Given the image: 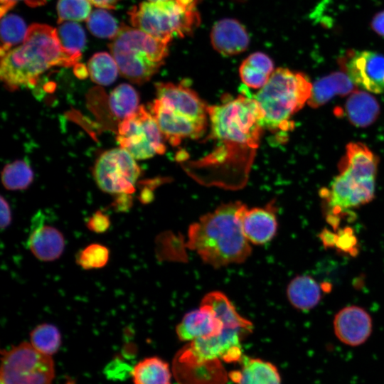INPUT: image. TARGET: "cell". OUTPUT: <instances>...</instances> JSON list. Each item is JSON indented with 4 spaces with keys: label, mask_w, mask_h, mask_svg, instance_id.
I'll return each instance as SVG.
<instances>
[{
    "label": "cell",
    "mask_w": 384,
    "mask_h": 384,
    "mask_svg": "<svg viewBox=\"0 0 384 384\" xmlns=\"http://www.w3.org/2000/svg\"><path fill=\"white\" fill-rule=\"evenodd\" d=\"M110 220L107 215L100 210L96 211L86 223L87 228L95 233H103L110 227Z\"/></svg>",
    "instance_id": "d590c367"
},
{
    "label": "cell",
    "mask_w": 384,
    "mask_h": 384,
    "mask_svg": "<svg viewBox=\"0 0 384 384\" xmlns=\"http://www.w3.org/2000/svg\"><path fill=\"white\" fill-rule=\"evenodd\" d=\"M33 173L30 166L23 160H16L4 166L1 181L8 190L25 189L32 183Z\"/></svg>",
    "instance_id": "f546056e"
},
{
    "label": "cell",
    "mask_w": 384,
    "mask_h": 384,
    "mask_svg": "<svg viewBox=\"0 0 384 384\" xmlns=\"http://www.w3.org/2000/svg\"><path fill=\"white\" fill-rule=\"evenodd\" d=\"M62 48L55 28L33 24L24 41L1 55L0 76L9 90L34 85L40 75L53 66L76 64Z\"/></svg>",
    "instance_id": "3957f363"
},
{
    "label": "cell",
    "mask_w": 384,
    "mask_h": 384,
    "mask_svg": "<svg viewBox=\"0 0 384 384\" xmlns=\"http://www.w3.org/2000/svg\"><path fill=\"white\" fill-rule=\"evenodd\" d=\"M24 21L15 14H5L1 20V49L2 55L11 48L21 44L28 33Z\"/></svg>",
    "instance_id": "4316f807"
},
{
    "label": "cell",
    "mask_w": 384,
    "mask_h": 384,
    "mask_svg": "<svg viewBox=\"0 0 384 384\" xmlns=\"http://www.w3.org/2000/svg\"><path fill=\"white\" fill-rule=\"evenodd\" d=\"M378 159L365 144L349 143L338 165L339 174L321 194L330 210V223L337 225L338 216L373 200Z\"/></svg>",
    "instance_id": "277c9868"
},
{
    "label": "cell",
    "mask_w": 384,
    "mask_h": 384,
    "mask_svg": "<svg viewBox=\"0 0 384 384\" xmlns=\"http://www.w3.org/2000/svg\"><path fill=\"white\" fill-rule=\"evenodd\" d=\"M355 90V85L348 75L335 72L318 80L312 85L308 104L313 108L324 105L336 95L343 96Z\"/></svg>",
    "instance_id": "ffe728a7"
},
{
    "label": "cell",
    "mask_w": 384,
    "mask_h": 384,
    "mask_svg": "<svg viewBox=\"0 0 384 384\" xmlns=\"http://www.w3.org/2000/svg\"><path fill=\"white\" fill-rule=\"evenodd\" d=\"M118 198L114 203V206L117 210L125 211L129 209L132 205L130 194H119Z\"/></svg>",
    "instance_id": "60d3db41"
},
{
    "label": "cell",
    "mask_w": 384,
    "mask_h": 384,
    "mask_svg": "<svg viewBox=\"0 0 384 384\" xmlns=\"http://www.w3.org/2000/svg\"><path fill=\"white\" fill-rule=\"evenodd\" d=\"M91 4L88 0H58V23L87 20L92 13Z\"/></svg>",
    "instance_id": "1f68e13d"
},
{
    "label": "cell",
    "mask_w": 384,
    "mask_h": 384,
    "mask_svg": "<svg viewBox=\"0 0 384 384\" xmlns=\"http://www.w3.org/2000/svg\"><path fill=\"white\" fill-rule=\"evenodd\" d=\"M109 258L110 250L106 246L92 243L78 252L76 262L84 270H93L105 267Z\"/></svg>",
    "instance_id": "d6a6232c"
},
{
    "label": "cell",
    "mask_w": 384,
    "mask_h": 384,
    "mask_svg": "<svg viewBox=\"0 0 384 384\" xmlns=\"http://www.w3.org/2000/svg\"><path fill=\"white\" fill-rule=\"evenodd\" d=\"M40 214L32 223L28 238V246L33 255L41 261L58 259L63 253L65 240L62 233L55 227L44 225Z\"/></svg>",
    "instance_id": "e0dca14e"
},
{
    "label": "cell",
    "mask_w": 384,
    "mask_h": 384,
    "mask_svg": "<svg viewBox=\"0 0 384 384\" xmlns=\"http://www.w3.org/2000/svg\"><path fill=\"white\" fill-rule=\"evenodd\" d=\"M90 31L99 38H114L119 31L116 19L102 9L95 10L87 19Z\"/></svg>",
    "instance_id": "4dcf8cb0"
},
{
    "label": "cell",
    "mask_w": 384,
    "mask_h": 384,
    "mask_svg": "<svg viewBox=\"0 0 384 384\" xmlns=\"http://www.w3.org/2000/svg\"><path fill=\"white\" fill-rule=\"evenodd\" d=\"M91 80L100 85H109L116 80L119 68L113 56L106 52L93 55L88 61Z\"/></svg>",
    "instance_id": "83f0119b"
},
{
    "label": "cell",
    "mask_w": 384,
    "mask_h": 384,
    "mask_svg": "<svg viewBox=\"0 0 384 384\" xmlns=\"http://www.w3.org/2000/svg\"><path fill=\"white\" fill-rule=\"evenodd\" d=\"M149 1H168V0H148Z\"/></svg>",
    "instance_id": "7bdbcfd3"
},
{
    "label": "cell",
    "mask_w": 384,
    "mask_h": 384,
    "mask_svg": "<svg viewBox=\"0 0 384 384\" xmlns=\"http://www.w3.org/2000/svg\"><path fill=\"white\" fill-rule=\"evenodd\" d=\"M31 345L41 353L51 356L60 348L61 335L56 326L43 324L30 333Z\"/></svg>",
    "instance_id": "f1b7e54d"
},
{
    "label": "cell",
    "mask_w": 384,
    "mask_h": 384,
    "mask_svg": "<svg viewBox=\"0 0 384 384\" xmlns=\"http://www.w3.org/2000/svg\"><path fill=\"white\" fill-rule=\"evenodd\" d=\"M19 1H24L27 5L33 7L43 5L46 3V0H0L1 17L6 14Z\"/></svg>",
    "instance_id": "74e56055"
},
{
    "label": "cell",
    "mask_w": 384,
    "mask_h": 384,
    "mask_svg": "<svg viewBox=\"0 0 384 384\" xmlns=\"http://www.w3.org/2000/svg\"><path fill=\"white\" fill-rule=\"evenodd\" d=\"M242 229L250 243L262 245L270 241L276 234L277 220L274 207L268 205L245 210Z\"/></svg>",
    "instance_id": "ac0fdd59"
},
{
    "label": "cell",
    "mask_w": 384,
    "mask_h": 384,
    "mask_svg": "<svg viewBox=\"0 0 384 384\" xmlns=\"http://www.w3.org/2000/svg\"><path fill=\"white\" fill-rule=\"evenodd\" d=\"M132 377L134 384H171L168 363L156 356L139 361L132 368Z\"/></svg>",
    "instance_id": "cb8c5ba5"
},
{
    "label": "cell",
    "mask_w": 384,
    "mask_h": 384,
    "mask_svg": "<svg viewBox=\"0 0 384 384\" xmlns=\"http://www.w3.org/2000/svg\"><path fill=\"white\" fill-rule=\"evenodd\" d=\"M55 376L51 356L22 342L1 351V384H51Z\"/></svg>",
    "instance_id": "9c48e42d"
},
{
    "label": "cell",
    "mask_w": 384,
    "mask_h": 384,
    "mask_svg": "<svg viewBox=\"0 0 384 384\" xmlns=\"http://www.w3.org/2000/svg\"><path fill=\"white\" fill-rule=\"evenodd\" d=\"M245 61L269 75H271L274 71L273 61L268 55L263 53H253L250 55Z\"/></svg>",
    "instance_id": "e575fe53"
},
{
    "label": "cell",
    "mask_w": 384,
    "mask_h": 384,
    "mask_svg": "<svg viewBox=\"0 0 384 384\" xmlns=\"http://www.w3.org/2000/svg\"><path fill=\"white\" fill-rule=\"evenodd\" d=\"M1 228L5 229L11 222V213L9 203L1 196Z\"/></svg>",
    "instance_id": "f35d334b"
},
{
    "label": "cell",
    "mask_w": 384,
    "mask_h": 384,
    "mask_svg": "<svg viewBox=\"0 0 384 384\" xmlns=\"http://www.w3.org/2000/svg\"><path fill=\"white\" fill-rule=\"evenodd\" d=\"M237 384H281L277 367L259 358H244L240 370L233 373Z\"/></svg>",
    "instance_id": "44dd1931"
},
{
    "label": "cell",
    "mask_w": 384,
    "mask_h": 384,
    "mask_svg": "<svg viewBox=\"0 0 384 384\" xmlns=\"http://www.w3.org/2000/svg\"><path fill=\"white\" fill-rule=\"evenodd\" d=\"M168 43L137 28L122 26L110 49L120 74L140 85L149 80L163 64Z\"/></svg>",
    "instance_id": "52a82bcc"
},
{
    "label": "cell",
    "mask_w": 384,
    "mask_h": 384,
    "mask_svg": "<svg viewBox=\"0 0 384 384\" xmlns=\"http://www.w3.org/2000/svg\"><path fill=\"white\" fill-rule=\"evenodd\" d=\"M370 26L377 34L384 37V11L375 14Z\"/></svg>",
    "instance_id": "ab89813d"
},
{
    "label": "cell",
    "mask_w": 384,
    "mask_h": 384,
    "mask_svg": "<svg viewBox=\"0 0 384 384\" xmlns=\"http://www.w3.org/2000/svg\"><path fill=\"white\" fill-rule=\"evenodd\" d=\"M239 73L243 83L254 89L262 88L270 76L245 60L239 68Z\"/></svg>",
    "instance_id": "836d02e7"
},
{
    "label": "cell",
    "mask_w": 384,
    "mask_h": 384,
    "mask_svg": "<svg viewBox=\"0 0 384 384\" xmlns=\"http://www.w3.org/2000/svg\"><path fill=\"white\" fill-rule=\"evenodd\" d=\"M356 245V238L352 230L346 228L341 230L339 234L336 235L334 245L340 250L345 252H352Z\"/></svg>",
    "instance_id": "8d00e7d4"
},
{
    "label": "cell",
    "mask_w": 384,
    "mask_h": 384,
    "mask_svg": "<svg viewBox=\"0 0 384 384\" xmlns=\"http://www.w3.org/2000/svg\"><path fill=\"white\" fill-rule=\"evenodd\" d=\"M56 34L65 52L78 62L85 48L86 36L82 27L75 21L58 23Z\"/></svg>",
    "instance_id": "484cf974"
},
{
    "label": "cell",
    "mask_w": 384,
    "mask_h": 384,
    "mask_svg": "<svg viewBox=\"0 0 384 384\" xmlns=\"http://www.w3.org/2000/svg\"><path fill=\"white\" fill-rule=\"evenodd\" d=\"M214 49L223 55L240 53L249 45V36L245 27L237 20L223 18L216 22L210 32Z\"/></svg>",
    "instance_id": "d6986e66"
},
{
    "label": "cell",
    "mask_w": 384,
    "mask_h": 384,
    "mask_svg": "<svg viewBox=\"0 0 384 384\" xmlns=\"http://www.w3.org/2000/svg\"><path fill=\"white\" fill-rule=\"evenodd\" d=\"M224 323L208 306L187 313L176 326V334L182 341H192L220 334Z\"/></svg>",
    "instance_id": "2e32d148"
},
{
    "label": "cell",
    "mask_w": 384,
    "mask_h": 384,
    "mask_svg": "<svg viewBox=\"0 0 384 384\" xmlns=\"http://www.w3.org/2000/svg\"><path fill=\"white\" fill-rule=\"evenodd\" d=\"M129 16L134 28L168 42L191 33L199 23L196 0L142 2Z\"/></svg>",
    "instance_id": "ba28073f"
},
{
    "label": "cell",
    "mask_w": 384,
    "mask_h": 384,
    "mask_svg": "<svg viewBox=\"0 0 384 384\" xmlns=\"http://www.w3.org/2000/svg\"><path fill=\"white\" fill-rule=\"evenodd\" d=\"M312 85L307 76L287 68H277L253 95L264 117L262 126L271 132H287L294 127L292 116L308 102Z\"/></svg>",
    "instance_id": "5b68a950"
},
{
    "label": "cell",
    "mask_w": 384,
    "mask_h": 384,
    "mask_svg": "<svg viewBox=\"0 0 384 384\" xmlns=\"http://www.w3.org/2000/svg\"><path fill=\"white\" fill-rule=\"evenodd\" d=\"M139 102V97L137 90L127 83L117 86L109 97V106L112 113L122 120L138 110Z\"/></svg>",
    "instance_id": "d4e9b609"
},
{
    "label": "cell",
    "mask_w": 384,
    "mask_h": 384,
    "mask_svg": "<svg viewBox=\"0 0 384 384\" xmlns=\"http://www.w3.org/2000/svg\"><path fill=\"white\" fill-rule=\"evenodd\" d=\"M341 66L355 85L374 93L384 92V55L353 50L341 58Z\"/></svg>",
    "instance_id": "7c38bea8"
},
{
    "label": "cell",
    "mask_w": 384,
    "mask_h": 384,
    "mask_svg": "<svg viewBox=\"0 0 384 384\" xmlns=\"http://www.w3.org/2000/svg\"><path fill=\"white\" fill-rule=\"evenodd\" d=\"M92 4L101 9H114L119 0H88Z\"/></svg>",
    "instance_id": "b9f144b4"
},
{
    "label": "cell",
    "mask_w": 384,
    "mask_h": 384,
    "mask_svg": "<svg viewBox=\"0 0 384 384\" xmlns=\"http://www.w3.org/2000/svg\"><path fill=\"white\" fill-rule=\"evenodd\" d=\"M134 159L121 147L103 152L93 169L98 187L112 194L133 193L141 171Z\"/></svg>",
    "instance_id": "8fae6325"
},
{
    "label": "cell",
    "mask_w": 384,
    "mask_h": 384,
    "mask_svg": "<svg viewBox=\"0 0 384 384\" xmlns=\"http://www.w3.org/2000/svg\"><path fill=\"white\" fill-rule=\"evenodd\" d=\"M345 112L351 123L358 127L373 124L380 113L376 99L368 92L356 91L346 100Z\"/></svg>",
    "instance_id": "7402d4cb"
},
{
    "label": "cell",
    "mask_w": 384,
    "mask_h": 384,
    "mask_svg": "<svg viewBox=\"0 0 384 384\" xmlns=\"http://www.w3.org/2000/svg\"><path fill=\"white\" fill-rule=\"evenodd\" d=\"M246 208L240 201L230 202L203 215L189 227L187 246L214 267L244 262L251 252L242 229Z\"/></svg>",
    "instance_id": "7a4b0ae2"
},
{
    "label": "cell",
    "mask_w": 384,
    "mask_h": 384,
    "mask_svg": "<svg viewBox=\"0 0 384 384\" xmlns=\"http://www.w3.org/2000/svg\"><path fill=\"white\" fill-rule=\"evenodd\" d=\"M210 137L218 142L214 151L205 158L204 169L215 174L217 184L235 188L242 185L258 147L262 129L263 112L250 94L228 100L221 105L208 107Z\"/></svg>",
    "instance_id": "6da1fadb"
},
{
    "label": "cell",
    "mask_w": 384,
    "mask_h": 384,
    "mask_svg": "<svg viewBox=\"0 0 384 384\" xmlns=\"http://www.w3.org/2000/svg\"><path fill=\"white\" fill-rule=\"evenodd\" d=\"M207 304L224 323L222 331L215 336L191 341L184 354L197 362H235L242 358L241 342L252 331V324L240 316L222 292L213 294Z\"/></svg>",
    "instance_id": "8992f818"
},
{
    "label": "cell",
    "mask_w": 384,
    "mask_h": 384,
    "mask_svg": "<svg viewBox=\"0 0 384 384\" xmlns=\"http://www.w3.org/2000/svg\"><path fill=\"white\" fill-rule=\"evenodd\" d=\"M163 137L152 114L140 105L119 124L117 141L135 159H146L165 152Z\"/></svg>",
    "instance_id": "30bf717a"
},
{
    "label": "cell",
    "mask_w": 384,
    "mask_h": 384,
    "mask_svg": "<svg viewBox=\"0 0 384 384\" xmlns=\"http://www.w3.org/2000/svg\"><path fill=\"white\" fill-rule=\"evenodd\" d=\"M150 110L164 137L173 146L178 145L184 139L198 138L206 129L207 122L181 114L157 98L151 103Z\"/></svg>",
    "instance_id": "4fadbf2b"
},
{
    "label": "cell",
    "mask_w": 384,
    "mask_h": 384,
    "mask_svg": "<svg viewBox=\"0 0 384 384\" xmlns=\"http://www.w3.org/2000/svg\"><path fill=\"white\" fill-rule=\"evenodd\" d=\"M334 329L340 341L350 346H358L369 338L372 319L363 309L356 306H347L336 314Z\"/></svg>",
    "instance_id": "9a60e30c"
},
{
    "label": "cell",
    "mask_w": 384,
    "mask_h": 384,
    "mask_svg": "<svg viewBox=\"0 0 384 384\" xmlns=\"http://www.w3.org/2000/svg\"><path fill=\"white\" fill-rule=\"evenodd\" d=\"M287 294L292 306L299 309L308 310L316 306L319 302L321 289L312 277L300 275L290 282Z\"/></svg>",
    "instance_id": "603a6c76"
},
{
    "label": "cell",
    "mask_w": 384,
    "mask_h": 384,
    "mask_svg": "<svg viewBox=\"0 0 384 384\" xmlns=\"http://www.w3.org/2000/svg\"><path fill=\"white\" fill-rule=\"evenodd\" d=\"M155 88L157 99L175 112L198 121L207 122L208 107L188 86L182 83L157 82Z\"/></svg>",
    "instance_id": "5bb4252c"
}]
</instances>
